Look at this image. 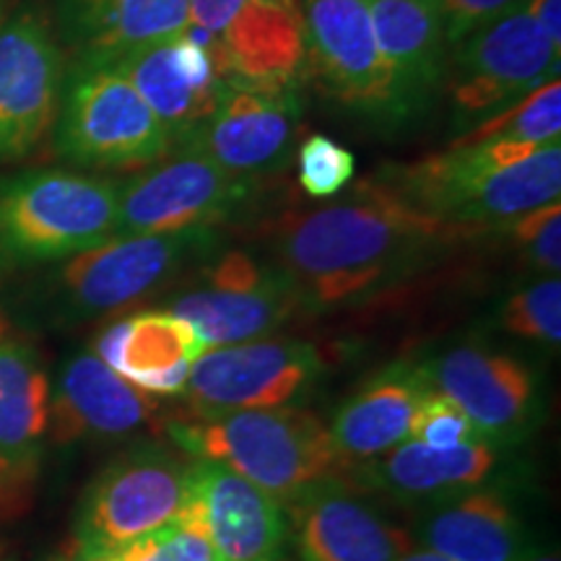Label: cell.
<instances>
[{
	"mask_svg": "<svg viewBox=\"0 0 561 561\" xmlns=\"http://www.w3.org/2000/svg\"><path fill=\"white\" fill-rule=\"evenodd\" d=\"M502 331L515 339L559 348L561 341V284L559 276H543L512 291L496 312Z\"/></svg>",
	"mask_w": 561,
	"mask_h": 561,
	"instance_id": "cell-29",
	"label": "cell"
},
{
	"mask_svg": "<svg viewBox=\"0 0 561 561\" xmlns=\"http://www.w3.org/2000/svg\"><path fill=\"white\" fill-rule=\"evenodd\" d=\"M310 79L331 100L382 130L403 128V112L385 62L367 0H305Z\"/></svg>",
	"mask_w": 561,
	"mask_h": 561,
	"instance_id": "cell-10",
	"label": "cell"
},
{
	"mask_svg": "<svg viewBox=\"0 0 561 561\" xmlns=\"http://www.w3.org/2000/svg\"><path fill=\"white\" fill-rule=\"evenodd\" d=\"M255 185L198 151H174L170 161L121 185L115 237L219 229L248 206Z\"/></svg>",
	"mask_w": 561,
	"mask_h": 561,
	"instance_id": "cell-12",
	"label": "cell"
},
{
	"mask_svg": "<svg viewBox=\"0 0 561 561\" xmlns=\"http://www.w3.org/2000/svg\"><path fill=\"white\" fill-rule=\"evenodd\" d=\"M411 439L424 442V445L437 447V450H447V447H458L483 437L458 403H453L450 398L437 390H430L424 401L419 403L416 416H413Z\"/></svg>",
	"mask_w": 561,
	"mask_h": 561,
	"instance_id": "cell-33",
	"label": "cell"
},
{
	"mask_svg": "<svg viewBox=\"0 0 561 561\" xmlns=\"http://www.w3.org/2000/svg\"><path fill=\"white\" fill-rule=\"evenodd\" d=\"M325 375L318 346L297 339H257L203 351L182 398L191 419L294 405Z\"/></svg>",
	"mask_w": 561,
	"mask_h": 561,
	"instance_id": "cell-9",
	"label": "cell"
},
{
	"mask_svg": "<svg viewBox=\"0 0 561 561\" xmlns=\"http://www.w3.org/2000/svg\"><path fill=\"white\" fill-rule=\"evenodd\" d=\"M219 252V229L110 237L68 257L55 273L45 289V312L62 322H83L130 310Z\"/></svg>",
	"mask_w": 561,
	"mask_h": 561,
	"instance_id": "cell-4",
	"label": "cell"
},
{
	"mask_svg": "<svg viewBox=\"0 0 561 561\" xmlns=\"http://www.w3.org/2000/svg\"><path fill=\"white\" fill-rule=\"evenodd\" d=\"M453 50L445 89L460 128L479 125L559 79V50L523 3L468 34Z\"/></svg>",
	"mask_w": 561,
	"mask_h": 561,
	"instance_id": "cell-8",
	"label": "cell"
},
{
	"mask_svg": "<svg viewBox=\"0 0 561 561\" xmlns=\"http://www.w3.org/2000/svg\"><path fill=\"white\" fill-rule=\"evenodd\" d=\"M242 3L244 0H187V5H191V24L219 37L227 30L229 21L234 19V13L242 9Z\"/></svg>",
	"mask_w": 561,
	"mask_h": 561,
	"instance_id": "cell-35",
	"label": "cell"
},
{
	"mask_svg": "<svg viewBox=\"0 0 561 561\" xmlns=\"http://www.w3.org/2000/svg\"><path fill=\"white\" fill-rule=\"evenodd\" d=\"M94 561H110V559H94Z\"/></svg>",
	"mask_w": 561,
	"mask_h": 561,
	"instance_id": "cell-40",
	"label": "cell"
},
{
	"mask_svg": "<svg viewBox=\"0 0 561 561\" xmlns=\"http://www.w3.org/2000/svg\"><path fill=\"white\" fill-rule=\"evenodd\" d=\"M55 146L81 167L125 170L170 153L164 125L117 60H73L62 79Z\"/></svg>",
	"mask_w": 561,
	"mask_h": 561,
	"instance_id": "cell-6",
	"label": "cell"
},
{
	"mask_svg": "<svg viewBox=\"0 0 561 561\" xmlns=\"http://www.w3.org/2000/svg\"><path fill=\"white\" fill-rule=\"evenodd\" d=\"M520 561H561L557 549H530Z\"/></svg>",
	"mask_w": 561,
	"mask_h": 561,
	"instance_id": "cell-38",
	"label": "cell"
},
{
	"mask_svg": "<svg viewBox=\"0 0 561 561\" xmlns=\"http://www.w3.org/2000/svg\"><path fill=\"white\" fill-rule=\"evenodd\" d=\"M117 62L136 87L140 100L149 104V110L164 125L167 136H170V151L180 149L193 136V130L214 112L224 87H227L224 83L216 91L193 87L174 58V39L140 47Z\"/></svg>",
	"mask_w": 561,
	"mask_h": 561,
	"instance_id": "cell-27",
	"label": "cell"
},
{
	"mask_svg": "<svg viewBox=\"0 0 561 561\" xmlns=\"http://www.w3.org/2000/svg\"><path fill=\"white\" fill-rule=\"evenodd\" d=\"M206 343L185 320L167 310H144L110 322L94 354L133 388L149 396H182L193 362Z\"/></svg>",
	"mask_w": 561,
	"mask_h": 561,
	"instance_id": "cell-25",
	"label": "cell"
},
{
	"mask_svg": "<svg viewBox=\"0 0 561 561\" xmlns=\"http://www.w3.org/2000/svg\"><path fill=\"white\" fill-rule=\"evenodd\" d=\"M58 45L73 60H121L140 47L180 37L187 0H53Z\"/></svg>",
	"mask_w": 561,
	"mask_h": 561,
	"instance_id": "cell-21",
	"label": "cell"
},
{
	"mask_svg": "<svg viewBox=\"0 0 561 561\" xmlns=\"http://www.w3.org/2000/svg\"><path fill=\"white\" fill-rule=\"evenodd\" d=\"M121 185L66 170L0 180V268L68 261L115 237Z\"/></svg>",
	"mask_w": 561,
	"mask_h": 561,
	"instance_id": "cell-5",
	"label": "cell"
},
{
	"mask_svg": "<svg viewBox=\"0 0 561 561\" xmlns=\"http://www.w3.org/2000/svg\"><path fill=\"white\" fill-rule=\"evenodd\" d=\"M439 13L442 30H445L447 45H460L468 34L481 30L483 24L494 21L502 13L515 9L523 0H432Z\"/></svg>",
	"mask_w": 561,
	"mask_h": 561,
	"instance_id": "cell-34",
	"label": "cell"
},
{
	"mask_svg": "<svg viewBox=\"0 0 561 561\" xmlns=\"http://www.w3.org/2000/svg\"><path fill=\"white\" fill-rule=\"evenodd\" d=\"M159 421L149 392L133 388L94 351L66 362L50 396V434L58 445L70 442H121Z\"/></svg>",
	"mask_w": 561,
	"mask_h": 561,
	"instance_id": "cell-19",
	"label": "cell"
},
{
	"mask_svg": "<svg viewBox=\"0 0 561 561\" xmlns=\"http://www.w3.org/2000/svg\"><path fill=\"white\" fill-rule=\"evenodd\" d=\"M413 541L455 561H520L533 549L512 496L489 483L424 507Z\"/></svg>",
	"mask_w": 561,
	"mask_h": 561,
	"instance_id": "cell-24",
	"label": "cell"
},
{
	"mask_svg": "<svg viewBox=\"0 0 561 561\" xmlns=\"http://www.w3.org/2000/svg\"><path fill=\"white\" fill-rule=\"evenodd\" d=\"M430 390L416 364L398 362L369 377L348 401H343L328 432L348 471L411 439L413 416Z\"/></svg>",
	"mask_w": 561,
	"mask_h": 561,
	"instance_id": "cell-26",
	"label": "cell"
},
{
	"mask_svg": "<svg viewBox=\"0 0 561 561\" xmlns=\"http://www.w3.org/2000/svg\"><path fill=\"white\" fill-rule=\"evenodd\" d=\"M286 523L299 561H398L416 546L413 533L392 523L348 476L286 504Z\"/></svg>",
	"mask_w": 561,
	"mask_h": 561,
	"instance_id": "cell-16",
	"label": "cell"
},
{
	"mask_svg": "<svg viewBox=\"0 0 561 561\" xmlns=\"http://www.w3.org/2000/svg\"><path fill=\"white\" fill-rule=\"evenodd\" d=\"M187 466L157 442H138L110 460L83 491L76 512L79 561L104 559L172 523L185 504Z\"/></svg>",
	"mask_w": 561,
	"mask_h": 561,
	"instance_id": "cell-7",
	"label": "cell"
},
{
	"mask_svg": "<svg viewBox=\"0 0 561 561\" xmlns=\"http://www.w3.org/2000/svg\"><path fill=\"white\" fill-rule=\"evenodd\" d=\"M252 561H289V559H284V557H280V553H278V557H268V559H252Z\"/></svg>",
	"mask_w": 561,
	"mask_h": 561,
	"instance_id": "cell-39",
	"label": "cell"
},
{
	"mask_svg": "<svg viewBox=\"0 0 561 561\" xmlns=\"http://www.w3.org/2000/svg\"><path fill=\"white\" fill-rule=\"evenodd\" d=\"M371 30L388 62L405 125L424 117L447 79V45L432 0H367Z\"/></svg>",
	"mask_w": 561,
	"mask_h": 561,
	"instance_id": "cell-23",
	"label": "cell"
},
{
	"mask_svg": "<svg viewBox=\"0 0 561 561\" xmlns=\"http://www.w3.org/2000/svg\"><path fill=\"white\" fill-rule=\"evenodd\" d=\"M178 517L201 525L224 561L278 557L289 543L286 510L268 491L214 460H191Z\"/></svg>",
	"mask_w": 561,
	"mask_h": 561,
	"instance_id": "cell-17",
	"label": "cell"
},
{
	"mask_svg": "<svg viewBox=\"0 0 561 561\" xmlns=\"http://www.w3.org/2000/svg\"><path fill=\"white\" fill-rule=\"evenodd\" d=\"M299 115L301 100L224 87L214 112L174 151H198L221 170L257 182L261 174L286 167Z\"/></svg>",
	"mask_w": 561,
	"mask_h": 561,
	"instance_id": "cell-18",
	"label": "cell"
},
{
	"mask_svg": "<svg viewBox=\"0 0 561 561\" xmlns=\"http://www.w3.org/2000/svg\"><path fill=\"white\" fill-rule=\"evenodd\" d=\"M512 244L520 250L525 263L543 276H559L561 271V206L559 201L546 203L517 216L507 227Z\"/></svg>",
	"mask_w": 561,
	"mask_h": 561,
	"instance_id": "cell-32",
	"label": "cell"
},
{
	"mask_svg": "<svg viewBox=\"0 0 561 561\" xmlns=\"http://www.w3.org/2000/svg\"><path fill=\"white\" fill-rule=\"evenodd\" d=\"M523 5L551 45L561 50V0H523Z\"/></svg>",
	"mask_w": 561,
	"mask_h": 561,
	"instance_id": "cell-36",
	"label": "cell"
},
{
	"mask_svg": "<svg viewBox=\"0 0 561 561\" xmlns=\"http://www.w3.org/2000/svg\"><path fill=\"white\" fill-rule=\"evenodd\" d=\"M398 561H455V559L442 557V553L432 551V549H424V546H421V549H416V546H413V549L405 551Z\"/></svg>",
	"mask_w": 561,
	"mask_h": 561,
	"instance_id": "cell-37",
	"label": "cell"
},
{
	"mask_svg": "<svg viewBox=\"0 0 561 561\" xmlns=\"http://www.w3.org/2000/svg\"><path fill=\"white\" fill-rule=\"evenodd\" d=\"M53 385L30 343L0 320V496L34 479L50 434Z\"/></svg>",
	"mask_w": 561,
	"mask_h": 561,
	"instance_id": "cell-22",
	"label": "cell"
},
{
	"mask_svg": "<svg viewBox=\"0 0 561 561\" xmlns=\"http://www.w3.org/2000/svg\"><path fill=\"white\" fill-rule=\"evenodd\" d=\"M110 561H224L208 533L185 517L146 533L125 549L104 557Z\"/></svg>",
	"mask_w": 561,
	"mask_h": 561,
	"instance_id": "cell-30",
	"label": "cell"
},
{
	"mask_svg": "<svg viewBox=\"0 0 561 561\" xmlns=\"http://www.w3.org/2000/svg\"><path fill=\"white\" fill-rule=\"evenodd\" d=\"M377 174L424 214L479 234L559 201L561 146L536 149L496 138Z\"/></svg>",
	"mask_w": 561,
	"mask_h": 561,
	"instance_id": "cell-2",
	"label": "cell"
},
{
	"mask_svg": "<svg viewBox=\"0 0 561 561\" xmlns=\"http://www.w3.org/2000/svg\"><path fill=\"white\" fill-rule=\"evenodd\" d=\"M502 455L504 447L486 439L466 442L447 450L405 439L382 458L354 468L351 481L362 489L380 491L390 500L430 507L489 483L500 471Z\"/></svg>",
	"mask_w": 561,
	"mask_h": 561,
	"instance_id": "cell-20",
	"label": "cell"
},
{
	"mask_svg": "<svg viewBox=\"0 0 561 561\" xmlns=\"http://www.w3.org/2000/svg\"><path fill=\"white\" fill-rule=\"evenodd\" d=\"M561 133V83L553 79L536 89L525 100L515 102L512 107L496 112L468 130L458 144L453 146H471L483 140H515V144H528L536 149L559 144Z\"/></svg>",
	"mask_w": 561,
	"mask_h": 561,
	"instance_id": "cell-28",
	"label": "cell"
},
{
	"mask_svg": "<svg viewBox=\"0 0 561 561\" xmlns=\"http://www.w3.org/2000/svg\"><path fill=\"white\" fill-rule=\"evenodd\" d=\"M356 159L346 146L331 136H310L297 151V178L310 198H333L348 187Z\"/></svg>",
	"mask_w": 561,
	"mask_h": 561,
	"instance_id": "cell-31",
	"label": "cell"
},
{
	"mask_svg": "<svg viewBox=\"0 0 561 561\" xmlns=\"http://www.w3.org/2000/svg\"><path fill=\"white\" fill-rule=\"evenodd\" d=\"M210 58L231 89L299 100L301 87L310 81L299 0H244L216 39Z\"/></svg>",
	"mask_w": 561,
	"mask_h": 561,
	"instance_id": "cell-15",
	"label": "cell"
},
{
	"mask_svg": "<svg viewBox=\"0 0 561 561\" xmlns=\"http://www.w3.org/2000/svg\"><path fill=\"white\" fill-rule=\"evenodd\" d=\"M62 50L45 19L21 11L0 26V161L24 159L60 107Z\"/></svg>",
	"mask_w": 561,
	"mask_h": 561,
	"instance_id": "cell-14",
	"label": "cell"
},
{
	"mask_svg": "<svg viewBox=\"0 0 561 561\" xmlns=\"http://www.w3.org/2000/svg\"><path fill=\"white\" fill-rule=\"evenodd\" d=\"M476 231L424 214L380 174L331 206L284 216L271 229V263L305 312L367 305L437 265Z\"/></svg>",
	"mask_w": 561,
	"mask_h": 561,
	"instance_id": "cell-1",
	"label": "cell"
},
{
	"mask_svg": "<svg viewBox=\"0 0 561 561\" xmlns=\"http://www.w3.org/2000/svg\"><path fill=\"white\" fill-rule=\"evenodd\" d=\"M164 430L187 458L221 462L268 491L280 507L322 481L351 479L325 421L301 405L216 419L178 416Z\"/></svg>",
	"mask_w": 561,
	"mask_h": 561,
	"instance_id": "cell-3",
	"label": "cell"
},
{
	"mask_svg": "<svg viewBox=\"0 0 561 561\" xmlns=\"http://www.w3.org/2000/svg\"><path fill=\"white\" fill-rule=\"evenodd\" d=\"M167 312L185 320L206 348H219L276 333L301 307L276 265L244 250H224L203 265V284L172 297Z\"/></svg>",
	"mask_w": 561,
	"mask_h": 561,
	"instance_id": "cell-11",
	"label": "cell"
},
{
	"mask_svg": "<svg viewBox=\"0 0 561 561\" xmlns=\"http://www.w3.org/2000/svg\"><path fill=\"white\" fill-rule=\"evenodd\" d=\"M432 390L458 403L486 442L507 450L541 419L538 377L517 356L481 343H458L416 364Z\"/></svg>",
	"mask_w": 561,
	"mask_h": 561,
	"instance_id": "cell-13",
	"label": "cell"
}]
</instances>
